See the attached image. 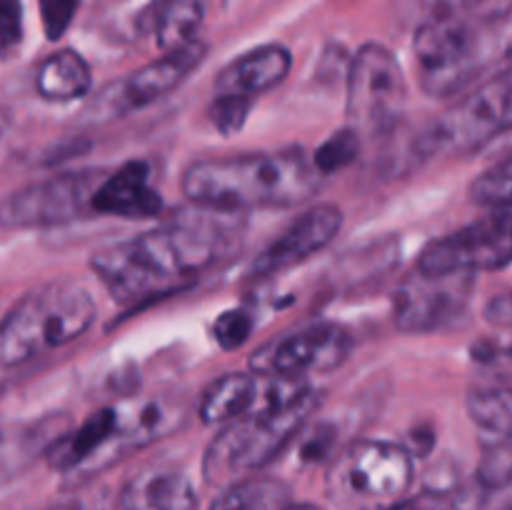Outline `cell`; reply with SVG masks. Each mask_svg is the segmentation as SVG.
Instances as JSON below:
<instances>
[{
  "mask_svg": "<svg viewBox=\"0 0 512 510\" xmlns=\"http://www.w3.org/2000/svg\"><path fill=\"white\" fill-rule=\"evenodd\" d=\"M195 208L90 258L93 273L118 303L173 293L233 253V213Z\"/></svg>",
  "mask_w": 512,
  "mask_h": 510,
  "instance_id": "1",
  "label": "cell"
},
{
  "mask_svg": "<svg viewBox=\"0 0 512 510\" xmlns=\"http://www.w3.org/2000/svg\"><path fill=\"white\" fill-rule=\"evenodd\" d=\"M318 188L320 175L303 150L198 160L183 175L190 203L233 215L255 208H293Z\"/></svg>",
  "mask_w": 512,
  "mask_h": 510,
  "instance_id": "2",
  "label": "cell"
},
{
  "mask_svg": "<svg viewBox=\"0 0 512 510\" xmlns=\"http://www.w3.org/2000/svg\"><path fill=\"white\" fill-rule=\"evenodd\" d=\"M315 390L305 378L260 375L253 408L225 423L203 460L208 483L230 485L268 465L313 413Z\"/></svg>",
  "mask_w": 512,
  "mask_h": 510,
  "instance_id": "3",
  "label": "cell"
},
{
  "mask_svg": "<svg viewBox=\"0 0 512 510\" xmlns=\"http://www.w3.org/2000/svg\"><path fill=\"white\" fill-rule=\"evenodd\" d=\"M510 10L500 13H455L418 20L413 53L420 88L430 98L458 95L508 55Z\"/></svg>",
  "mask_w": 512,
  "mask_h": 510,
  "instance_id": "4",
  "label": "cell"
},
{
  "mask_svg": "<svg viewBox=\"0 0 512 510\" xmlns=\"http://www.w3.org/2000/svg\"><path fill=\"white\" fill-rule=\"evenodd\" d=\"M95 320V300L78 283H50L18 300L0 320V368L78 340Z\"/></svg>",
  "mask_w": 512,
  "mask_h": 510,
  "instance_id": "5",
  "label": "cell"
},
{
  "mask_svg": "<svg viewBox=\"0 0 512 510\" xmlns=\"http://www.w3.org/2000/svg\"><path fill=\"white\" fill-rule=\"evenodd\" d=\"M413 483V455L383 440L348 445L328 470L330 500L345 510H383Z\"/></svg>",
  "mask_w": 512,
  "mask_h": 510,
  "instance_id": "6",
  "label": "cell"
},
{
  "mask_svg": "<svg viewBox=\"0 0 512 510\" xmlns=\"http://www.w3.org/2000/svg\"><path fill=\"white\" fill-rule=\"evenodd\" d=\"M512 83L508 70L485 80L470 95L460 98L448 113L428 125L415 140L418 158L440 153H473L505 133L510 125Z\"/></svg>",
  "mask_w": 512,
  "mask_h": 510,
  "instance_id": "7",
  "label": "cell"
},
{
  "mask_svg": "<svg viewBox=\"0 0 512 510\" xmlns=\"http://www.w3.org/2000/svg\"><path fill=\"white\" fill-rule=\"evenodd\" d=\"M405 73L395 53L380 43H365L350 60L348 70V110L350 128L383 133L393 128L403 113Z\"/></svg>",
  "mask_w": 512,
  "mask_h": 510,
  "instance_id": "8",
  "label": "cell"
},
{
  "mask_svg": "<svg viewBox=\"0 0 512 510\" xmlns=\"http://www.w3.org/2000/svg\"><path fill=\"white\" fill-rule=\"evenodd\" d=\"M103 175L98 170L50 175L13 190L0 200V228H55L93 213V193Z\"/></svg>",
  "mask_w": 512,
  "mask_h": 510,
  "instance_id": "9",
  "label": "cell"
},
{
  "mask_svg": "<svg viewBox=\"0 0 512 510\" xmlns=\"http://www.w3.org/2000/svg\"><path fill=\"white\" fill-rule=\"evenodd\" d=\"M510 205L493 208L478 223L435 240L420 253L415 270L423 275L480 273L508 268L510 248Z\"/></svg>",
  "mask_w": 512,
  "mask_h": 510,
  "instance_id": "10",
  "label": "cell"
},
{
  "mask_svg": "<svg viewBox=\"0 0 512 510\" xmlns=\"http://www.w3.org/2000/svg\"><path fill=\"white\" fill-rule=\"evenodd\" d=\"M353 350V335L338 323H313L290 330L255 350L250 368L255 375L305 378L340 368Z\"/></svg>",
  "mask_w": 512,
  "mask_h": 510,
  "instance_id": "11",
  "label": "cell"
},
{
  "mask_svg": "<svg viewBox=\"0 0 512 510\" xmlns=\"http://www.w3.org/2000/svg\"><path fill=\"white\" fill-rule=\"evenodd\" d=\"M473 273L423 275L415 270L395 295V325L403 333H433L448 328L468 308Z\"/></svg>",
  "mask_w": 512,
  "mask_h": 510,
  "instance_id": "12",
  "label": "cell"
},
{
  "mask_svg": "<svg viewBox=\"0 0 512 510\" xmlns=\"http://www.w3.org/2000/svg\"><path fill=\"white\" fill-rule=\"evenodd\" d=\"M343 228V213L330 203L313 205L305 210L273 245L263 250L250 265V278H268V275L283 273L295 268L310 255L320 253L335 240V235Z\"/></svg>",
  "mask_w": 512,
  "mask_h": 510,
  "instance_id": "13",
  "label": "cell"
},
{
  "mask_svg": "<svg viewBox=\"0 0 512 510\" xmlns=\"http://www.w3.org/2000/svg\"><path fill=\"white\" fill-rule=\"evenodd\" d=\"M205 45L200 40L183 45V48L168 50L160 55L153 63L143 65L128 78L120 80L113 88L110 103H113V113H125V110H138L145 105L155 103V100L165 98L170 90L178 88L205 58Z\"/></svg>",
  "mask_w": 512,
  "mask_h": 510,
  "instance_id": "14",
  "label": "cell"
},
{
  "mask_svg": "<svg viewBox=\"0 0 512 510\" xmlns=\"http://www.w3.org/2000/svg\"><path fill=\"white\" fill-rule=\"evenodd\" d=\"M128 425H123V410L118 408H103L98 413L90 415L85 423H80L73 433L63 435L55 440L48 448V463L50 468L63 470H78L90 465L93 460L105 458L108 463L110 453H120L125 450V433Z\"/></svg>",
  "mask_w": 512,
  "mask_h": 510,
  "instance_id": "15",
  "label": "cell"
},
{
  "mask_svg": "<svg viewBox=\"0 0 512 510\" xmlns=\"http://www.w3.org/2000/svg\"><path fill=\"white\" fill-rule=\"evenodd\" d=\"M90 208L98 215L130 220L155 218L163 213V198L150 183V165L145 160H130L115 173L103 175Z\"/></svg>",
  "mask_w": 512,
  "mask_h": 510,
  "instance_id": "16",
  "label": "cell"
},
{
  "mask_svg": "<svg viewBox=\"0 0 512 510\" xmlns=\"http://www.w3.org/2000/svg\"><path fill=\"white\" fill-rule=\"evenodd\" d=\"M293 65V55L283 45H260L225 65L215 78V90L223 95H255L283 83Z\"/></svg>",
  "mask_w": 512,
  "mask_h": 510,
  "instance_id": "17",
  "label": "cell"
},
{
  "mask_svg": "<svg viewBox=\"0 0 512 510\" xmlns=\"http://www.w3.org/2000/svg\"><path fill=\"white\" fill-rule=\"evenodd\" d=\"M203 25L200 0H153L138 15V30L150 35L160 50H175L198 40Z\"/></svg>",
  "mask_w": 512,
  "mask_h": 510,
  "instance_id": "18",
  "label": "cell"
},
{
  "mask_svg": "<svg viewBox=\"0 0 512 510\" xmlns=\"http://www.w3.org/2000/svg\"><path fill=\"white\" fill-rule=\"evenodd\" d=\"M123 510H198V495L183 473L158 470L128 485Z\"/></svg>",
  "mask_w": 512,
  "mask_h": 510,
  "instance_id": "19",
  "label": "cell"
},
{
  "mask_svg": "<svg viewBox=\"0 0 512 510\" xmlns=\"http://www.w3.org/2000/svg\"><path fill=\"white\" fill-rule=\"evenodd\" d=\"M90 65L75 50H58L40 63L35 73V90L50 103H70L90 93Z\"/></svg>",
  "mask_w": 512,
  "mask_h": 510,
  "instance_id": "20",
  "label": "cell"
},
{
  "mask_svg": "<svg viewBox=\"0 0 512 510\" xmlns=\"http://www.w3.org/2000/svg\"><path fill=\"white\" fill-rule=\"evenodd\" d=\"M260 390V375L230 373L215 380L200 400V418L208 425H225L253 408Z\"/></svg>",
  "mask_w": 512,
  "mask_h": 510,
  "instance_id": "21",
  "label": "cell"
},
{
  "mask_svg": "<svg viewBox=\"0 0 512 510\" xmlns=\"http://www.w3.org/2000/svg\"><path fill=\"white\" fill-rule=\"evenodd\" d=\"M293 495L275 478H240L223 490L210 510H285Z\"/></svg>",
  "mask_w": 512,
  "mask_h": 510,
  "instance_id": "22",
  "label": "cell"
},
{
  "mask_svg": "<svg viewBox=\"0 0 512 510\" xmlns=\"http://www.w3.org/2000/svg\"><path fill=\"white\" fill-rule=\"evenodd\" d=\"M468 415L488 433L510 438L512 403L508 385H473L468 390Z\"/></svg>",
  "mask_w": 512,
  "mask_h": 510,
  "instance_id": "23",
  "label": "cell"
},
{
  "mask_svg": "<svg viewBox=\"0 0 512 510\" xmlns=\"http://www.w3.org/2000/svg\"><path fill=\"white\" fill-rule=\"evenodd\" d=\"M360 155V133L355 128H343L335 135H330L323 145L313 153V165L318 175L338 173V170L348 168L355 158Z\"/></svg>",
  "mask_w": 512,
  "mask_h": 510,
  "instance_id": "24",
  "label": "cell"
},
{
  "mask_svg": "<svg viewBox=\"0 0 512 510\" xmlns=\"http://www.w3.org/2000/svg\"><path fill=\"white\" fill-rule=\"evenodd\" d=\"M510 158H503L500 163H495L493 168L485 170L483 175L473 180L470 185V198L478 205H485V208H508L510 205Z\"/></svg>",
  "mask_w": 512,
  "mask_h": 510,
  "instance_id": "25",
  "label": "cell"
},
{
  "mask_svg": "<svg viewBox=\"0 0 512 510\" xmlns=\"http://www.w3.org/2000/svg\"><path fill=\"white\" fill-rule=\"evenodd\" d=\"M512 475V455L508 438H498L485 448L478 468V483L490 485V488H510Z\"/></svg>",
  "mask_w": 512,
  "mask_h": 510,
  "instance_id": "26",
  "label": "cell"
},
{
  "mask_svg": "<svg viewBox=\"0 0 512 510\" xmlns=\"http://www.w3.org/2000/svg\"><path fill=\"white\" fill-rule=\"evenodd\" d=\"M250 108H253V98H245V95H223L218 93V98L210 103V123L220 130L223 135H235L248 120Z\"/></svg>",
  "mask_w": 512,
  "mask_h": 510,
  "instance_id": "27",
  "label": "cell"
},
{
  "mask_svg": "<svg viewBox=\"0 0 512 510\" xmlns=\"http://www.w3.org/2000/svg\"><path fill=\"white\" fill-rule=\"evenodd\" d=\"M253 328H255V318L250 310L245 308L225 310V313L215 320L213 338L223 350H238L240 345L250 338Z\"/></svg>",
  "mask_w": 512,
  "mask_h": 510,
  "instance_id": "28",
  "label": "cell"
},
{
  "mask_svg": "<svg viewBox=\"0 0 512 510\" xmlns=\"http://www.w3.org/2000/svg\"><path fill=\"white\" fill-rule=\"evenodd\" d=\"M420 20L455 13H500L510 10L508 0H413Z\"/></svg>",
  "mask_w": 512,
  "mask_h": 510,
  "instance_id": "29",
  "label": "cell"
},
{
  "mask_svg": "<svg viewBox=\"0 0 512 510\" xmlns=\"http://www.w3.org/2000/svg\"><path fill=\"white\" fill-rule=\"evenodd\" d=\"M453 510H510V488H490L475 480L453 498Z\"/></svg>",
  "mask_w": 512,
  "mask_h": 510,
  "instance_id": "30",
  "label": "cell"
},
{
  "mask_svg": "<svg viewBox=\"0 0 512 510\" xmlns=\"http://www.w3.org/2000/svg\"><path fill=\"white\" fill-rule=\"evenodd\" d=\"M80 0H40V20H43L45 38L60 40L68 33Z\"/></svg>",
  "mask_w": 512,
  "mask_h": 510,
  "instance_id": "31",
  "label": "cell"
},
{
  "mask_svg": "<svg viewBox=\"0 0 512 510\" xmlns=\"http://www.w3.org/2000/svg\"><path fill=\"white\" fill-rule=\"evenodd\" d=\"M23 40V3L0 0V53L15 48Z\"/></svg>",
  "mask_w": 512,
  "mask_h": 510,
  "instance_id": "32",
  "label": "cell"
},
{
  "mask_svg": "<svg viewBox=\"0 0 512 510\" xmlns=\"http://www.w3.org/2000/svg\"><path fill=\"white\" fill-rule=\"evenodd\" d=\"M383 510H453V498L438 490H425V493L410 495V498H398Z\"/></svg>",
  "mask_w": 512,
  "mask_h": 510,
  "instance_id": "33",
  "label": "cell"
},
{
  "mask_svg": "<svg viewBox=\"0 0 512 510\" xmlns=\"http://www.w3.org/2000/svg\"><path fill=\"white\" fill-rule=\"evenodd\" d=\"M510 298L508 295H495L493 300L488 303V308H485V318L490 320V323L495 325H508L510 323Z\"/></svg>",
  "mask_w": 512,
  "mask_h": 510,
  "instance_id": "34",
  "label": "cell"
},
{
  "mask_svg": "<svg viewBox=\"0 0 512 510\" xmlns=\"http://www.w3.org/2000/svg\"><path fill=\"white\" fill-rule=\"evenodd\" d=\"M10 128V115H8V110H0V138H3V133L5 130Z\"/></svg>",
  "mask_w": 512,
  "mask_h": 510,
  "instance_id": "35",
  "label": "cell"
},
{
  "mask_svg": "<svg viewBox=\"0 0 512 510\" xmlns=\"http://www.w3.org/2000/svg\"><path fill=\"white\" fill-rule=\"evenodd\" d=\"M285 510H318V508H313V505H293V503H290Z\"/></svg>",
  "mask_w": 512,
  "mask_h": 510,
  "instance_id": "36",
  "label": "cell"
},
{
  "mask_svg": "<svg viewBox=\"0 0 512 510\" xmlns=\"http://www.w3.org/2000/svg\"><path fill=\"white\" fill-rule=\"evenodd\" d=\"M55 510H80L78 505H60V508H55Z\"/></svg>",
  "mask_w": 512,
  "mask_h": 510,
  "instance_id": "37",
  "label": "cell"
}]
</instances>
